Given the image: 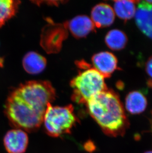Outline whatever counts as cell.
<instances>
[{
    "label": "cell",
    "mask_w": 152,
    "mask_h": 153,
    "mask_svg": "<svg viewBox=\"0 0 152 153\" xmlns=\"http://www.w3.org/2000/svg\"><path fill=\"white\" fill-rule=\"evenodd\" d=\"M94 68L104 78H109L118 68V59L113 53L101 52L95 54L92 58Z\"/></svg>",
    "instance_id": "8992f818"
},
{
    "label": "cell",
    "mask_w": 152,
    "mask_h": 153,
    "mask_svg": "<svg viewBox=\"0 0 152 153\" xmlns=\"http://www.w3.org/2000/svg\"><path fill=\"white\" fill-rule=\"evenodd\" d=\"M137 1H115L114 10L116 15L122 20H130L135 16Z\"/></svg>",
    "instance_id": "7c38bea8"
},
{
    "label": "cell",
    "mask_w": 152,
    "mask_h": 153,
    "mask_svg": "<svg viewBox=\"0 0 152 153\" xmlns=\"http://www.w3.org/2000/svg\"><path fill=\"white\" fill-rule=\"evenodd\" d=\"M55 97V89L48 81H29L9 96L4 112L10 123L17 129L36 130L43 122L47 105Z\"/></svg>",
    "instance_id": "6da1fadb"
},
{
    "label": "cell",
    "mask_w": 152,
    "mask_h": 153,
    "mask_svg": "<svg viewBox=\"0 0 152 153\" xmlns=\"http://www.w3.org/2000/svg\"><path fill=\"white\" fill-rule=\"evenodd\" d=\"M25 71L31 74H40L44 70L46 61L43 56L34 52L26 53L22 61Z\"/></svg>",
    "instance_id": "30bf717a"
},
{
    "label": "cell",
    "mask_w": 152,
    "mask_h": 153,
    "mask_svg": "<svg viewBox=\"0 0 152 153\" xmlns=\"http://www.w3.org/2000/svg\"><path fill=\"white\" fill-rule=\"evenodd\" d=\"M125 108L131 114H138L145 111L147 100L142 93L134 91L129 93L125 98Z\"/></svg>",
    "instance_id": "8fae6325"
},
{
    "label": "cell",
    "mask_w": 152,
    "mask_h": 153,
    "mask_svg": "<svg viewBox=\"0 0 152 153\" xmlns=\"http://www.w3.org/2000/svg\"><path fill=\"white\" fill-rule=\"evenodd\" d=\"M88 111L107 135H123L128 120L118 95L107 89L92 97L86 103Z\"/></svg>",
    "instance_id": "7a4b0ae2"
},
{
    "label": "cell",
    "mask_w": 152,
    "mask_h": 153,
    "mask_svg": "<svg viewBox=\"0 0 152 153\" xmlns=\"http://www.w3.org/2000/svg\"><path fill=\"white\" fill-rule=\"evenodd\" d=\"M76 121L77 118L72 105L61 107L49 104L43 123L48 135L56 137L70 133Z\"/></svg>",
    "instance_id": "277c9868"
},
{
    "label": "cell",
    "mask_w": 152,
    "mask_h": 153,
    "mask_svg": "<svg viewBox=\"0 0 152 153\" xmlns=\"http://www.w3.org/2000/svg\"><path fill=\"white\" fill-rule=\"evenodd\" d=\"M104 78L94 68L80 72L71 82L73 100L78 104H86L94 96L107 89Z\"/></svg>",
    "instance_id": "3957f363"
},
{
    "label": "cell",
    "mask_w": 152,
    "mask_h": 153,
    "mask_svg": "<svg viewBox=\"0 0 152 153\" xmlns=\"http://www.w3.org/2000/svg\"><path fill=\"white\" fill-rule=\"evenodd\" d=\"M28 137L25 132L20 129L7 131L4 138V144L9 153H24L28 145Z\"/></svg>",
    "instance_id": "5b68a950"
},
{
    "label": "cell",
    "mask_w": 152,
    "mask_h": 153,
    "mask_svg": "<svg viewBox=\"0 0 152 153\" xmlns=\"http://www.w3.org/2000/svg\"><path fill=\"white\" fill-rule=\"evenodd\" d=\"M113 9L109 4L101 3L94 6L91 13V19L95 27H106L110 26L115 20Z\"/></svg>",
    "instance_id": "ba28073f"
},
{
    "label": "cell",
    "mask_w": 152,
    "mask_h": 153,
    "mask_svg": "<svg viewBox=\"0 0 152 153\" xmlns=\"http://www.w3.org/2000/svg\"></svg>",
    "instance_id": "ac0fdd59"
},
{
    "label": "cell",
    "mask_w": 152,
    "mask_h": 153,
    "mask_svg": "<svg viewBox=\"0 0 152 153\" xmlns=\"http://www.w3.org/2000/svg\"><path fill=\"white\" fill-rule=\"evenodd\" d=\"M145 153H152V151H148V152H145Z\"/></svg>",
    "instance_id": "e0dca14e"
},
{
    "label": "cell",
    "mask_w": 152,
    "mask_h": 153,
    "mask_svg": "<svg viewBox=\"0 0 152 153\" xmlns=\"http://www.w3.org/2000/svg\"><path fill=\"white\" fill-rule=\"evenodd\" d=\"M68 27L73 36L82 38L93 31L95 26L91 18L86 16H78L68 22Z\"/></svg>",
    "instance_id": "9c48e42d"
},
{
    "label": "cell",
    "mask_w": 152,
    "mask_h": 153,
    "mask_svg": "<svg viewBox=\"0 0 152 153\" xmlns=\"http://www.w3.org/2000/svg\"><path fill=\"white\" fill-rule=\"evenodd\" d=\"M135 22L139 29L152 39V4L146 1H138Z\"/></svg>",
    "instance_id": "52a82bcc"
},
{
    "label": "cell",
    "mask_w": 152,
    "mask_h": 153,
    "mask_svg": "<svg viewBox=\"0 0 152 153\" xmlns=\"http://www.w3.org/2000/svg\"><path fill=\"white\" fill-rule=\"evenodd\" d=\"M20 1L0 0V27L15 16Z\"/></svg>",
    "instance_id": "5bb4252c"
},
{
    "label": "cell",
    "mask_w": 152,
    "mask_h": 153,
    "mask_svg": "<svg viewBox=\"0 0 152 153\" xmlns=\"http://www.w3.org/2000/svg\"><path fill=\"white\" fill-rule=\"evenodd\" d=\"M146 71L147 74L150 77L148 81V84L149 86L152 85V56L148 59L146 64Z\"/></svg>",
    "instance_id": "9a60e30c"
},
{
    "label": "cell",
    "mask_w": 152,
    "mask_h": 153,
    "mask_svg": "<svg viewBox=\"0 0 152 153\" xmlns=\"http://www.w3.org/2000/svg\"><path fill=\"white\" fill-rule=\"evenodd\" d=\"M128 37L122 31L113 29L109 31L105 37L107 46L110 49L119 51L125 48L128 43Z\"/></svg>",
    "instance_id": "4fadbf2b"
},
{
    "label": "cell",
    "mask_w": 152,
    "mask_h": 153,
    "mask_svg": "<svg viewBox=\"0 0 152 153\" xmlns=\"http://www.w3.org/2000/svg\"><path fill=\"white\" fill-rule=\"evenodd\" d=\"M147 2H148L149 4H152V1H146Z\"/></svg>",
    "instance_id": "2e32d148"
}]
</instances>
